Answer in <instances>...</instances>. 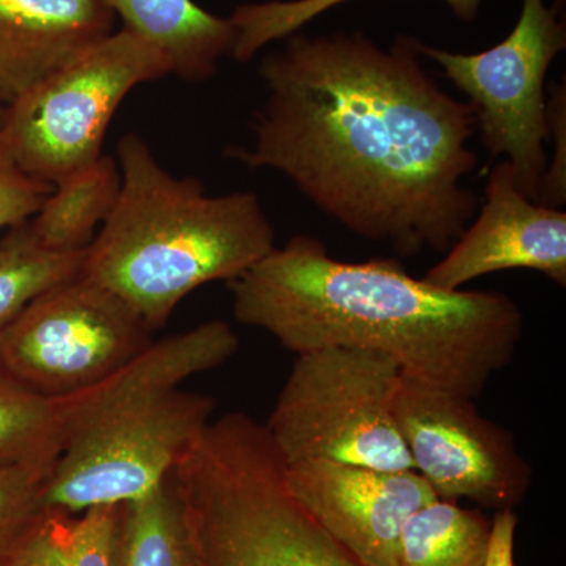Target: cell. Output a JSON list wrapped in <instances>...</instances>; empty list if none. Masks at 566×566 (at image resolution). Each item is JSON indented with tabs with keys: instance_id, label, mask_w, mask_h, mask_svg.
Here are the masks:
<instances>
[{
	"instance_id": "cell-1",
	"label": "cell",
	"mask_w": 566,
	"mask_h": 566,
	"mask_svg": "<svg viewBox=\"0 0 566 566\" xmlns=\"http://www.w3.org/2000/svg\"><path fill=\"white\" fill-rule=\"evenodd\" d=\"M259 74L266 99L245 147L226 155L271 169L349 232L400 255L447 252L475 218L465 178L474 109L424 70L420 40L389 48L363 32L293 33Z\"/></svg>"
},
{
	"instance_id": "cell-2",
	"label": "cell",
	"mask_w": 566,
	"mask_h": 566,
	"mask_svg": "<svg viewBox=\"0 0 566 566\" xmlns=\"http://www.w3.org/2000/svg\"><path fill=\"white\" fill-rule=\"evenodd\" d=\"M230 289L234 318L296 356L365 349L390 357L401 375L474 400L512 364L524 334L509 294L439 289L395 259L342 262L307 234L274 248Z\"/></svg>"
},
{
	"instance_id": "cell-3",
	"label": "cell",
	"mask_w": 566,
	"mask_h": 566,
	"mask_svg": "<svg viewBox=\"0 0 566 566\" xmlns=\"http://www.w3.org/2000/svg\"><path fill=\"white\" fill-rule=\"evenodd\" d=\"M240 338L212 319L169 335L84 392L59 398L62 446L44 506L85 512L150 493L172 475L211 422L216 403L182 382L229 363Z\"/></svg>"
},
{
	"instance_id": "cell-4",
	"label": "cell",
	"mask_w": 566,
	"mask_h": 566,
	"mask_svg": "<svg viewBox=\"0 0 566 566\" xmlns=\"http://www.w3.org/2000/svg\"><path fill=\"white\" fill-rule=\"evenodd\" d=\"M122 189L85 253L82 275L122 297L159 329L188 294L233 282L275 248L273 223L259 196H210L197 178H177L147 142H118Z\"/></svg>"
},
{
	"instance_id": "cell-5",
	"label": "cell",
	"mask_w": 566,
	"mask_h": 566,
	"mask_svg": "<svg viewBox=\"0 0 566 566\" xmlns=\"http://www.w3.org/2000/svg\"><path fill=\"white\" fill-rule=\"evenodd\" d=\"M196 566H363L290 493L264 424L229 412L172 474Z\"/></svg>"
},
{
	"instance_id": "cell-6",
	"label": "cell",
	"mask_w": 566,
	"mask_h": 566,
	"mask_svg": "<svg viewBox=\"0 0 566 566\" xmlns=\"http://www.w3.org/2000/svg\"><path fill=\"white\" fill-rule=\"evenodd\" d=\"M400 376L390 357L365 349L297 354L264 424L283 463L415 471L394 416Z\"/></svg>"
},
{
	"instance_id": "cell-7",
	"label": "cell",
	"mask_w": 566,
	"mask_h": 566,
	"mask_svg": "<svg viewBox=\"0 0 566 566\" xmlns=\"http://www.w3.org/2000/svg\"><path fill=\"white\" fill-rule=\"evenodd\" d=\"M170 74L161 51L122 28L3 109L0 153L22 174L55 186L102 158L129 92Z\"/></svg>"
},
{
	"instance_id": "cell-8",
	"label": "cell",
	"mask_w": 566,
	"mask_h": 566,
	"mask_svg": "<svg viewBox=\"0 0 566 566\" xmlns=\"http://www.w3.org/2000/svg\"><path fill=\"white\" fill-rule=\"evenodd\" d=\"M564 3L523 0L513 31L476 54L419 43L422 57L438 63L468 96L491 158L505 156L517 188L534 202L547 167V70L566 48Z\"/></svg>"
},
{
	"instance_id": "cell-9",
	"label": "cell",
	"mask_w": 566,
	"mask_h": 566,
	"mask_svg": "<svg viewBox=\"0 0 566 566\" xmlns=\"http://www.w3.org/2000/svg\"><path fill=\"white\" fill-rule=\"evenodd\" d=\"M151 334L122 297L81 274L40 294L0 333V368L59 400L120 370Z\"/></svg>"
},
{
	"instance_id": "cell-10",
	"label": "cell",
	"mask_w": 566,
	"mask_h": 566,
	"mask_svg": "<svg viewBox=\"0 0 566 566\" xmlns=\"http://www.w3.org/2000/svg\"><path fill=\"white\" fill-rule=\"evenodd\" d=\"M394 416L412 469L442 501L465 499L501 512L526 497L532 465L474 398L401 375Z\"/></svg>"
},
{
	"instance_id": "cell-11",
	"label": "cell",
	"mask_w": 566,
	"mask_h": 566,
	"mask_svg": "<svg viewBox=\"0 0 566 566\" xmlns=\"http://www.w3.org/2000/svg\"><path fill=\"white\" fill-rule=\"evenodd\" d=\"M290 493L363 566H398L409 517L439 499L416 471L307 460L285 464Z\"/></svg>"
},
{
	"instance_id": "cell-12",
	"label": "cell",
	"mask_w": 566,
	"mask_h": 566,
	"mask_svg": "<svg viewBox=\"0 0 566 566\" xmlns=\"http://www.w3.org/2000/svg\"><path fill=\"white\" fill-rule=\"evenodd\" d=\"M506 270H531L566 286V212L534 202L520 191L512 166L495 164L485 203L424 281L444 290Z\"/></svg>"
},
{
	"instance_id": "cell-13",
	"label": "cell",
	"mask_w": 566,
	"mask_h": 566,
	"mask_svg": "<svg viewBox=\"0 0 566 566\" xmlns=\"http://www.w3.org/2000/svg\"><path fill=\"white\" fill-rule=\"evenodd\" d=\"M102 0H0V107L114 33Z\"/></svg>"
},
{
	"instance_id": "cell-14",
	"label": "cell",
	"mask_w": 566,
	"mask_h": 566,
	"mask_svg": "<svg viewBox=\"0 0 566 566\" xmlns=\"http://www.w3.org/2000/svg\"><path fill=\"white\" fill-rule=\"evenodd\" d=\"M123 28L161 51L172 74L188 82L214 76L232 54L234 28L193 0H102Z\"/></svg>"
},
{
	"instance_id": "cell-15",
	"label": "cell",
	"mask_w": 566,
	"mask_h": 566,
	"mask_svg": "<svg viewBox=\"0 0 566 566\" xmlns=\"http://www.w3.org/2000/svg\"><path fill=\"white\" fill-rule=\"evenodd\" d=\"M120 189L118 164L103 155L92 166L57 182L29 223L48 248L87 251L114 210Z\"/></svg>"
},
{
	"instance_id": "cell-16",
	"label": "cell",
	"mask_w": 566,
	"mask_h": 566,
	"mask_svg": "<svg viewBox=\"0 0 566 566\" xmlns=\"http://www.w3.org/2000/svg\"><path fill=\"white\" fill-rule=\"evenodd\" d=\"M118 505L44 509L0 566H114Z\"/></svg>"
},
{
	"instance_id": "cell-17",
	"label": "cell",
	"mask_w": 566,
	"mask_h": 566,
	"mask_svg": "<svg viewBox=\"0 0 566 566\" xmlns=\"http://www.w3.org/2000/svg\"><path fill=\"white\" fill-rule=\"evenodd\" d=\"M114 566H196L172 480L118 505Z\"/></svg>"
},
{
	"instance_id": "cell-18",
	"label": "cell",
	"mask_w": 566,
	"mask_h": 566,
	"mask_svg": "<svg viewBox=\"0 0 566 566\" xmlns=\"http://www.w3.org/2000/svg\"><path fill=\"white\" fill-rule=\"evenodd\" d=\"M490 535L480 510L436 499L406 523L398 566H483Z\"/></svg>"
},
{
	"instance_id": "cell-19",
	"label": "cell",
	"mask_w": 566,
	"mask_h": 566,
	"mask_svg": "<svg viewBox=\"0 0 566 566\" xmlns=\"http://www.w3.org/2000/svg\"><path fill=\"white\" fill-rule=\"evenodd\" d=\"M85 253L48 248L31 223L0 241V333L40 294L82 274Z\"/></svg>"
},
{
	"instance_id": "cell-20",
	"label": "cell",
	"mask_w": 566,
	"mask_h": 566,
	"mask_svg": "<svg viewBox=\"0 0 566 566\" xmlns=\"http://www.w3.org/2000/svg\"><path fill=\"white\" fill-rule=\"evenodd\" d=\"M61 446L55 400L33 392L0 368V468L31 465L51 471Z\"/></svg>"
},
{
	"instance_id": "cell-21",
	"label": "cell",
	"mask_w": 566,
	"mask_h": 566,
	"mask_svg": "<svg viewBox=\"0 0 566 566\" xmlns=\"http://www.w3.org/2000/svg\"><path fill=\"white\" fill-rule=\"evenodd\" d=\"M352 0H268L244 3L229 18L237 33L230 59L251 62L268 44L301 32L305 24L326 11ZM463 22H474L483 0H442Z\"/></svg>"
},
{
	"instance_id": "cell-22",
	"label": "cell",
	"mask_w": 566,
	"mask_h": 566,
	"mask_svg": "<svg viewBox=\"0 0 566 566\" xmlns=\"http://www.w3.org/2000/svg\"><path fill=\"white\" fill-rule=\"evenodd\" d=\"M48 469L0 468V565L44 512Z\"/></svg>"
},
{
	"instance_id": "cell-23",
	"label": "cell",
	"mask_w": 566,
	"mask_h": 566,
	"mask_svg": "<svg viewBox=\"0 0 566 566\" xmlns=\"http://www.w3.org/2000/svg\"><path fill=\"white\" fill-rule=\"evenodd\" d=\"M547 142H553V161L547 163L538 203L560 208L566 203V87L553 82L546 92Z\"/></svg>"
},
{
	"instance_id": "cell-24",
	"label": "cell",
	"mask_w": 566,
	"mask_h": 566,
	"mask_svg": "<svg viewBox=\"0 0 566 566\" xmlns=\"http://www.w3.org/2000/svg\"><path fill=\"white\" fill-rule=\"evenodd\" d=\"M54 186L22 174L0 153V229L21 226L36 214Z\"/></svg>"
},
{
	"instance_id": "cell-25",
	"label": "cell",
	"mask_w": 566,
	"mask_h": 566,
	"mask_svg": "<svg viewBox=\"0 0 566 566\" xmlns=\"http://www.w3.org/2000/svg\"><path fill=\"white\" fill-rule=\"evenodd\" d=\"M517 516L513 510H501L491 517L490 545L483 566H515Z\"/></svg>"
},
{
	"instance_id": "cell-26",
	"label": "cell",
	"mask_w": 566,
	"mask_h": 566,
	"mask_svg": "<svg viewBox=\"0 0 566 566\" xmlns=\"http://www.w3.org/2000/svg\"><path fill=\"white\" fill-rule=\"evenodd\" d=\"M2 117H3V109H2V107H0V122H2Z\"/></svg>"
}]
</instances>
